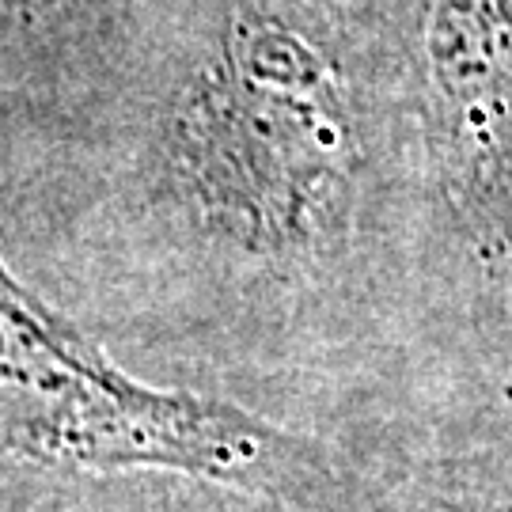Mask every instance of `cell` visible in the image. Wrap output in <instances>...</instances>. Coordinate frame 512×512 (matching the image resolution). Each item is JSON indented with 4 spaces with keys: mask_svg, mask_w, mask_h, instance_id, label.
<instances>
[{
    "mask_svg": "<svg viewBox=\"0 0 512 512\" xmlns=\"http://www.w3.org/2000/svg\"><path fill=\"white\" fill-rule=\"evenodd\" d=\"M391 512H512V471L509 475H459L421 497L418 509L395 505Z\"/></svg>",
    "mask_w": 512,
    "mask_h": 512,
    "instance_id": "3",
    "label": "cell"
},
{
    "mask_svg": "<svg viewBox=\"0 0 512 512\" xmlns=\"http://www.w3.org/2000/svg\"><path fill=\"white\" fill-rule=\"evenodd\" d=\"M156 512H289L281 505H262V501H205V505H190V501H156Z\"/></svg>",
    "mask_w": 512,
    "mask_h": 512,
    "instance_id": "4",
    "label": "cell"
},
{
    "mask_svg": "<svg viewBox=\"0 0 512 512\" xmlns=\"http://www.w3.org/2000/svg\"><path fill=\"white\" fill-rule=\"evenodd\" d=\"M0 463L57 475L179 471L274 501H315L323 471L236 410L122 380L61 346L0 277Z\"/></svg>",
    "mask_w": 512,
    "mask_h": 512,
    "instance_id": "1",
    "label": "cell"
},
{
    "mask_svg": "<svg viewBox=\"0 0 512 512\" xmlns=\"http://www.w3.org/2000/svg\"><path fill=\"white\" fill-rule=\"evenodd\" d=\"M433 164L459 239L512 266V0H433L425 27Z\"/></svg>",
    "mask_w": 512,
    "mask_h": 512,
    "instance_id": "2",
    "label": "cell"
}]
</instances>
